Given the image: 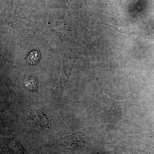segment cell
I'll return each mask as SVG.
<instances>
[{"label": "cell", "instance_id": "cell-1", "mask_svg": "<svg viewBox=\"0 0 154 154\" xmlns=\"http://www.w3.org/2000/svg\"><path fill=\"white\" fill-rule=\"evenodd\" d=\"M101 99L102 108L108 120L118 121L122 118L125 110L123 102L116 101L106 95H102Z\"/></svg>", "mask_w": 154, "mask_h": 154}, {"label": "cell", "instance_id": "cell-2", "mask_svg": "<svg viewBox=\"0 0 154 154\" xmlns=\"http://www.w3.org/2000/svg\"><path fill=\"white\" fill-rule=\"evenodd\" d=\"M10 149L16 154H24L23 148L21 145L16 141H12L9 143Z\"/></svg>", "mask_w": 154, "mask_h": 154}, {"label": "cell", "instance_id": "cell-3", "mask_svg": "<svg viewBox=\"0 0 154 154\" xmlns=\"http://www.w3.org/2000/svg\"><path fill=\"white\" fill-rule=\"evenodd\" d=\"M40 57V53L38 51H33L28 55V60L32 64H35L38 62Z\"/></svg>", "mask_w": 154, "mask_h": 154}, {"label": "cell", "instance_id": "cell-4", "mask_svg": "<svg viewBox=\"0 0 154 154\" xmlns=\"http://www.w3.org/2000/svg\"><path fill=\"white\" fill-rule=\"evenodd\" d=\"M25 85L28 88H36L37 86V82L36 80L34 78H28L27 79L25 80Z\"/></svg>", "mask_w": 154, "mask_h": 154}]
</instances>
